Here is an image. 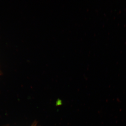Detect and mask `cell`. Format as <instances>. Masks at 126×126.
Segmentation results:
<instances>
[]
</instances>
